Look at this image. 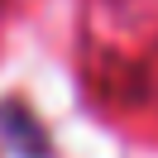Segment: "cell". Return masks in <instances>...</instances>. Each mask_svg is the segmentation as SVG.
Instances as JSON below:
<instances>
[{
  "label": "cell",
  "mask_w": 158,
  "mask_h": 158,
  "mask_svg": "<svg viewBox=\"0 0 158 158\" xmlns=\"http://www.w3.org/2000/svg\"><path fill=\"white\" fill-rule=\"evenodd\" d=\"M0 144L10 148L15 158H58L53 129L19 96H0Z\"/></svg>",
  "instance_id": "cell-1"
}]
</instances>
